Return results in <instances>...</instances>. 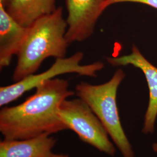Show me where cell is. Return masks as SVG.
<instances>
[{"label":"cell","instance_id":"6da1fadb","mask_svg":"<svg viewBox=\"0 0 157 157\" xmlns=\"http://www.w3.org/2000/svg\"><path fill=\"white\" fill-rule=\"evenodd\" d=\"M69 87L67 80H47L22 104L3 107L0 111V132L4 139L23 140L67 129L59 110L63 101L75 94Z\"/></svg>","mask_w":157,"mask_h":157},{"label":"cell","instance_id":"7a4b0ae2","mask_svg":"<svg viewBox=\"0 0 157 157\" xmlns=\"http://www.w3.org/2000/svg\"><path fill=\"white\" fill-rule=\"evenodd\" d=\"M67 21L61 7L41 17L28 28V32L17 56V65L12 79L17 82L34 74L48 57L66 56L69 45L66 39Z\"/></svg>","mask_w":157,"mask_h":157},{"label":"cell","instance_id":"3957f363","mask_svg":"<svg viewBox=\"0 0 157 157\" xmlns=\"http://www.w3.org/2000/svg\"><path fill=\"white\" fill-rule=\"evenodd\" d=\"M125 77L118 69L112 78L104 84L93 85L82 82L76 85L77 96L84 101L99 119L124 157H135L121 122L117 104L118 87Z\"/></svg>","mask_w":157,"mask_h":157},{"label":"cell","instance_id":"277c9868","mask_svg":"<svg viewBox=\"0 0 157 157\" xmlns=\"http://www.w3.org/2000/svg\"><path fill=\"white\" fill-rule=\"evenodd\" d=\"M59 116L67 129L75 132L82 140L109 155L115 154V148L109 139L106 129L82 99L63 101Z\"/></svg>","mask_w":157,"mask_h":157},{"label":"cell","instance_id":"5b68a950","mask_svg":"<svg viewBox=\"0 0 157 157\" xmlns=\"http://www.w3.org/2000/svg\"><path fill=\"white\" fill-rule=\"evenodd\" d=\"M84 54L78 51L69 57L56 58L48 70L37 75L33 74L15 83L0 87V106L2 107L19 98L26 92L36 89L47 80L65 73H75L80 76L96 78L97 72L104 67L102 62L97 61L81 65Z\"/></svg>","mask_w":157,"mask_h":157},{"label":"cell","instance_id":"8992f818","mask_svg":"<svg viewBox=\"0 0 157 157\" xmlns=\"http://www.w3.org/2000/svg\"><path fill=\"white\" fill-rule=\"evenodd\" d=\"M109 0H65L67 28L65 35L69 44L88 39L95 25L108 7Z\"/></svg>","mask_w":157,"mask_h":157},{"label":"cell","instance_id":"52a82bcc","mask_svg":"<svg viewBox=\"0 0 157 157\" xmlns=\"http://www.w3.org/2000/svg\"><path fill=\"white\" fill-rule=\"evenodd\" d=\"M107 61L112 66L133 65L144 74L150 91V100L142 132L153 133L157 117V67L146 59L135 45L132 46V52L129 55L107 58Z\"/></svg>","mask_w":157,"mask_h":157},{"label":"cell","instance_id":"ba28073f","mask_svg":"<svg viewBox=\"0 0 157 157\" xmlns=\"http://www.w3.org/2000/svg\"><path fill=\"white\" fill-rule=\"evenodd\" d=\"M28 32V28L17 23L0 3V67H8L17 55Z\"/></svg>","mask_w":157,"mask_h":157},{"label":"cell","instance_id":"9c48e42d","mask_svg":"<svg viewBox=\"0 0 157 157\" xmlns=\"http://www.w3.org/2000/svg\"><path fill=\"white\" fill-rule=\"evenodd\" d=\"M56 142L48 134L23 140L4 139L0 142V157H50Z\"/></svg>","mask_w":157,"mask_h":157},{"label":"cell","instance_id":"30bf717a","mask_svg":"<svg viewBox=\"0 0 157 157\" xmlns=\"http://www.w3.org/2000/svg\"><path fill=\"white\" fill-rule=\"evenodd\" d=\"M3 6L17 23L26 28L57 8L56 0H6Z\"/></svg>","mask_w":157,"mask_h":157},{"label":"cell","instance_id":"8fae6325","mask_svg":"<svg viewBox=\"0 0 157 157\" xmlns=\"http://www.w3.org/2000/svg\"><path fill=\"white\" fill-rule=\"evenodd\" d=\"M121 2H136L146 4L157 9V0H109L108 3V7L112 4Z\"/></svg>","mask_w":157,"mask_h":157},{"label":"cell","instance_id":"7c38bea8","mask_svg":"<svg viewBox=\"0 0 157 157\" xmlns=\"http://www.w3.org/2000/svg\"><path fill=\"white\" fill-rule=\"evenodd\" d=\"M50 157H69L67 154H54L53 153Z\"/></svg>","mask_w":157,"mask_h":157},{"label":"cell","instance_id":"4fadbf2b","mask_svg":"<svg viewBox=\"0 0 157 157\" xmlns=\"http://www.w3.org/2000/svg\"><path fill=\"white\" fill-rule=\"evenodd\" d=\"M152 149L154 151L157 153V143H154L152 144Z\"/></svg>","mask_w":157,"mask_h":157},{"label":"cell","instance_id":"5bb4252c","mask_svg":"<svg viewBox=\"0 0 157 157\" xmlns=\"http://www.w3.org/2000/svg\"><path fill=\"white\" fill-rule=\"evenodd\" d=\"M6 0H0V3L2 4V5H4L6 3Z\"/></svg>","mask_w":157,"mask_h":157}]
</instances>
